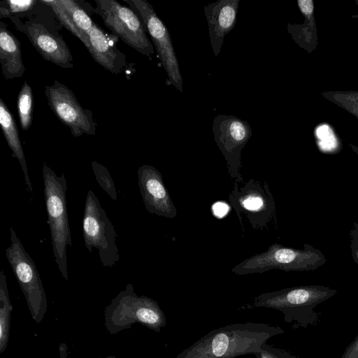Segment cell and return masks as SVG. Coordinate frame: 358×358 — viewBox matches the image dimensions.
Segmentation results:
<instances>
[{
    "mask_svg": "<svg viewBox=\"0 0 358 358\" xmlns=\"http://www.w3.org/2000/svg\"><path fill=\"white\" fill-rule=\"evenodd\" d=\"M284 332L279 326L262 323L227 324L210 331L176 358H236L255 355L267 340Z\"/></svg>",
    "mask_w": 358,
    "mask_h": 358,
    "instance_id": "cell-1",
    "label": "cell"
},
{
    "mask_svg": "<svg viewBox=\"0 0 358 358\" xmlns=\"http://www.w3.org/2000/svg\"><path fill=\"white\" fill-rule=\"evenodd\" d=\"M8 19L45 60L64 69L73 67V56L62 34L63 27L43 0H37L31 10Z\"/></svg>",
    "mask_w": 358,
    "mask_h": 358,
    "instance_id": "cell-2",
    "label": "cell"
},
{
    "mask_svg": "<svg viewBox=\"0 0 358 358\" xmlns=\"http://www.w3.org/2000/svg\"><path fill=\"white\" fill-rule=\"evenodd\" d=\"M43 178L44 196L50 230L51 243L55 262L66 280H69L67 247L71 246L72 239L67 208V181L64 173L58 176L43 162Z\"/></svg>",
    "mask_w": 358,
    "mask_h": 358,
    "instance_id": "cell-3",
    "label": "cell"
},
{
    "mask_svg": "<svg viewBox=\"0 0 358 358\" xmlns=\"http://www.w3.org/2000/svg\"><path fill=\"white\" fill-rule=\"evenodd\" d=\"M337 293V290L323 285H304L264 293L257 296L252 306L278 310L284 314L287 323L295 322L307 328L320 320L315 308Z\"/></svg>",
    "mask_w": 358,
    "mask_h": 358,
    "instance_id": "cell-4",
    "label": "cell"
},
{
    "mask_svg": "<svg viewBox=\"0 0 358 358\" xmlns=\"http://www.w3.org/2000/svg\"><path fill=\"white\" fill-rule=\"evenodd\" d=\"M136 323L159 332L166 325V317L156 301L137 295L132 284L128 283L106 307L104 324L114 335Z\"/></svg>",
    "mask_w": 358,
    "mask_h": 358,
    "instance_id": "cell-5",
    "label": "cell"
},
{
    "mask_svg": "<svg viewBox=\"0 0 358 358\" xmlns=\"http://www.w3.org/2000/svg\"><path fill=\"white\" fill-rule=\"evenodd\" d=\"M326 262L323 253L308 243L303 245V249L273 243L266 251L244 259L235 266L231 271L241 275L262 273L272 269L309 271L317 269Z\"/></svg>",
    "mask_w": 358,
    "mask_h": 358,
    "instance_id": "cell-6",
    "label": "cell"
},
{
    "mask_svg": "<svg viewBox=\"0 0 358 358\" xmlns=\"http://www.w3.org/2000/svg\"><path fill=\"white\" fill-rule=\"evenodd\" d=\"M10 245L6 257L24 296L32 320L39 324L47 311L48 302L40 274L15 230L10 227Z\"/></svg>",
    "mask_w": 358,
    "mask_h": 358,
    "instance_id": "cell-7",
    "label": "cell"
},
{
    "mask_svg": "<svg viewBox=\"0 0 358 358\" xmlns=\"http://www.w3.org/2000/svg\"><path fill=\"white\" fill-rule=\"evenodd\" d=\"M85 245L89 252H99L103 266L110 268L120 260L117 234L96 194L90 189L87 194L83 218Z\"/></svg>",
    "mask_w": 358,
    "mask_h": 358,
    "instance_id": "cell-8",
    "label": "cell"
},
{
    "mask_svg": "<svg viewBox=\"0 0 358 358\" xmlns=\"http://www.w3.org/2000/svg\"><path fill=\"white\" fill-rule=\"evenodd\" d=\"M94 13L103 24L127 45L147 57L154 54V47L138 15L129 6L115 0H94Z\"/></svg>",
    "mask_w": 358,
    "mask_h": 358,
    "instance_id": "cell-9",
    "label": "cell"
},
{
    "mask_svg": "<svg viewBox=\"0 0 358 358\" xmlns=\"http://www.w3.org/2000/svg\"><path fill=\"white\" fill-rule=\"evenodd\" d=\"M140 17L157 50L169 82L182 92V78L169 29L145 0H124Z\"/></svg>",
    "mask_w": 358,
    "mask_h": 358,
    "instance_id": "cell-10",
    "label": "cell"
},
{
    "mask_svg": "<svg viewBox=\"0 0 358 358\" xmlns=\"http://www.w3.org/2000/svg\"><path fill=\"white\" fill-rule=\"evenodd\" d=\"M229 200L239 222L243 214L254 229H263L275 220V201L266 182L262 186L259 181L250 179L238 188V182L234 181Z\"/></svg>",
    "mask_w": 358,
    "mask_h": 358,
    "instance_id": "cell-11",
    "label": "cell"
},
{
    "mask_svg": "<svg viewBox=\"0 0 358 358\" xmlns=\"http://www.w3.org/2000/svg\"><path fill=\"white\" fill-rule=\"evenodd\" d=\"M45 95L50 108L74 137L96 134L97 124L92 112L80 104L67 86L55 80L52 85L45 87Z\"/></svg>",
    "mask_w": 358,
    "mask_h": 358,
    "instance_id": "cell-12",
    "label": "cell"
},
{
    "mask_svg": "<svg viewBox=\"0 0 358 358\" xmlns=\"http://www.w3.org/2000/svg\"><path fill=\"white\" fill-rule=\"evenodd\" d=\"M213 132L217 145L225 158L231 178L236 182H243L241 156L252 136L250 124L234 115H217L213 121Z\"/></svg>",
    "mask_w": 358,
    "mask_h": 358,
    "instance_id": "cell-13",
    "label": "cell"
},
{
    "mask_svg": "<svg viewBox=\"0 0 358 358\" xmlns=\"http://www.w3.org/2000/svg\"><path fill=\"white\" fill-rule=\"evenodd\" d=\"M138 185L147 211L173 218L177 210L164 183L161 173L151 165L144 164L137 171Z\"/></svg>",
    "mask_w": 358,
    "mask_h": 358,
    "instance_id": "cell-14",
    "label": "cell"
},
{
    "mask_svg": "<svg viewBox=\"0 0 358 358\" xmlns=\"http://www.w3.org/2000/svg\"><path fill=\"white\" fill-rule=\"evenodd\" d=\"M84 44L92 58L114 74L122 73L127 65L125 55L116 46L118 37L109 35L96 22L86 34Z\"/></svg>",
    "mask_w": 358,
    "mask_h": 358,
    "instance_id": "cell-15",
    "label": "cell"
},
{
    "mask_svg": "<svg viewBox=\"0 0 358 358\" xmlns=\"http://www.w3.org/2000/svg\"><path fill=\"white\" fill-rule=\"evenodd\" d=\"M240 0H219L204 7L212 50L217 56L225 36L235 27Z\"/></svg>",
    "mask_w": 358,
    "mask_h": 358,
    "instance_id": "cell-16",
    "label": "cell"
},
{
    "mask_svg": "<svg viewBox=\"0 0 358 358\" xmlns=\"http://www.w3.org/2000/svg\"><path fill=\"white\" fill-rule=\"evenodd\" d=\"M0 63L7 80L21 78L24 73L20 43L3 22H0Z\"/></svg>",
    "mask_w": 358,
    "mask_h": 358,
    "instance_id": "cell-17",
    "label": "cell"
},
{
    "mask_svg": "<svg viewBox=\"0 0 358 358\" xmlns=\"http://www.w3.org/2000/svg\"><path fill=\"white\" fill-rule=\"evenodd\" d=\"M0 124L5 139L12 151L13 156L17 159L24 175L27 189L33 192V187L31 182L27 164L19 136V131L12 113L8 108L6 103L0 99Z\"/></svg>",
    "mask_w": 358,
    "mask_h": 358,
    "instance_id": "cell-18",
    "label": "cell"
},
{
    "mask_svg": "<svg viewBox=\"0 0 358 358\" xmlns=\"http://www.w3.org/2000/svg\"><path fill=\"white\" fill-rule=\"evenodd\" d=\"M13 308L6 276L2 269L0 272V353H3L8 346Z\"/></svg>",
    "mask_w": 358,
    "mask_h": 358,
    "instance_id": "cell-19",
    "label": "cell"
},
{
    "mask_svg": "<svg viewBox=\"0 0 358 358\" xmlns=\"http://www.w3.org/2000/svg\"><path fill=\"white\" fill-rule=\"evenodd\" d=\"M33 92L29 84L24 81L17 96V112L21 128L27 131L31 124L33 117Z\"/></svg>",
    "mask_w": 358,
    "mask_h": 358,
    "instance_id": "cell-20",
    "label": "cell"
},
{
    "mask_svg": "<svg viewBox=\"0 0 358 358\" xmlns=\"http://www.w3.org/2000/svg\"><path fill=\"white\" fill-rule=\"evenodd\" d=\"M60 3L71 17L76 27L84 34L90 31L95 22L87 13L80 1L59 0Z\"/></svg>",
    "mask_w": 358,
    "mask_h": 358,
    "instance_id": "cell-21",
    "label": "cell"
},
{
    "mask_svg": "<svg viewBox=\"0 0 358 358\" xmlns=\"http://www.w3.org/2000/svg\"><path fill=\"white\" fill-rule=\"evenodd\" d=\"M54 11L62 27L66 29L71 34L77 37L83 45L86 41V34L82 33L74 24L69 15L62 6L59 0H43Z\"/></svg>",
    "mask_w": 358,
    "mask_h": 358,
    "instance_id": "cell-22",
    "label": "cell"
},
{
    "mask_svg": "<svg viewBox=\"0 0 358 358\" xmlns=\"http://www.w3.org/2000/svg\"><path fill=\"white\" fill-rule=\"evenodd\" d=\"M96 180L100 187L114 201L117 199V192L114 181L106 167L96 161L91 163Z\"/></svg>",
    "mask_w": 358,
    "mask_h": 358,
    "instance_id": "cell-23",
    "label": "cell"
},
{
    "mask_svg": "<svg viewBox=\"0 0 358 358\" xmlns=\"http://www.w3.org/2000/svg\"><path fill=\"white\" fill-rule=\"evenodd\" d=\"M37 0H4L0 2V18L24 13L31 10Z\"/></svg>",
    "mask_w": 358,
    "mask_h": 358,
    "instance_id": "cell-24",
    "label": "cell"
},
{
    "mask_svg": "<svg viewBox=\"0 0 358 358\" xmlns=\"http://www.w3.org/2000/svg\"><path fill=\"white\" fill-rule=\"evenodd\" d=\"M255 355L257 358H296L289 352L271 346L266 343L261 346L259 350Z\"/></svg>",
    "mask_w": 358,
    "mask_h": 358,
    "instance_id": "cell-25",
    "label": "cell"
},
{
    "mask_svg": "<svg viewBox=\"0 0 358 358\" xmlns=\"http://www.w3.org/2000/svg\"><path fill=\"white\" fill-rule=\"evenodd\" d=\"M351 240L350 248L354 261L358 264V224L353 223V227L350 232Z\"/></svg>",
    "mask_w": 358,
    "mask_h": 358,
    "instance_id": "cell-26",
    "label": "cell"
},
{
    "mask_svg": "<svg viewBox=\"0 0 358 358\" xmlns=\"http://www.w3.org/2000/svg\"><path fill=\"white\" fill-rule=\"evenodd\" d=\"M340 358H358V334L346 348Z\"/></svg>",
    "mask_w": 358,
    "mask_h": 358,
    "instance_id": "cell-27",
    "label": "cell"
},
{
    "mask_svg": "<svg viewBox=\"0 0 358 358\" xmlns=\"http://www.w3.org/2000/svg\"><path fill=\"white\" fill-rule=\"evenodd\" d=\"M228 205L222 201L215 203L212 206V212L215 217L222 218L224 217L229 211Z\"/></svg>",
    "mask_w": 358,
    "mask_h": 358,
    "instance_id": "cell-28",
    "label": "cell"
},
{
    "mask_svg": "<svg viewBox=\"0 0 358 358\" xmlns=\"http://www.w3.org/2000/svg\"><path fill=\"white\" fill-rule=\"evenodd\" d=\"M298 4L304 15L308 16L313 13L314 7L311 0H299Z\"/></svg>",
    "mask_w": 358,
    "mask_h": 358,
    "instance_id": "cell-29",
    "label": "cell"
},
{
    "mask_svg": "<svg viewBox=\"0 0 358 358\" xmlns=\"http://www.w3.org/2000/svg\"><path fill=\"white\" fill-rule=\"evenodd\" d=\"M58 358H69L68 346L65 343H61L59 346Z\"/></svg>",
    "mask_w": 358,
    "mask_h": 358,
    "instance_id": "cell-30",
    "label": "cell"
},
{
    "mask_svg": "<svg viewBox=\"0 0 358 358\" xmlns=\"http://www.w3.org/2000/svg\"><path fill=\"white\" fill-rule=\"evenodd\" d=\"M105 358H117L115 356H113V355H110V356H108Z\"/></svg>",
    "mask_w": 358,
    "mask_h": 358,
    "instance_id": "cell-31",
    "label": "cell"
}]
</instances>
